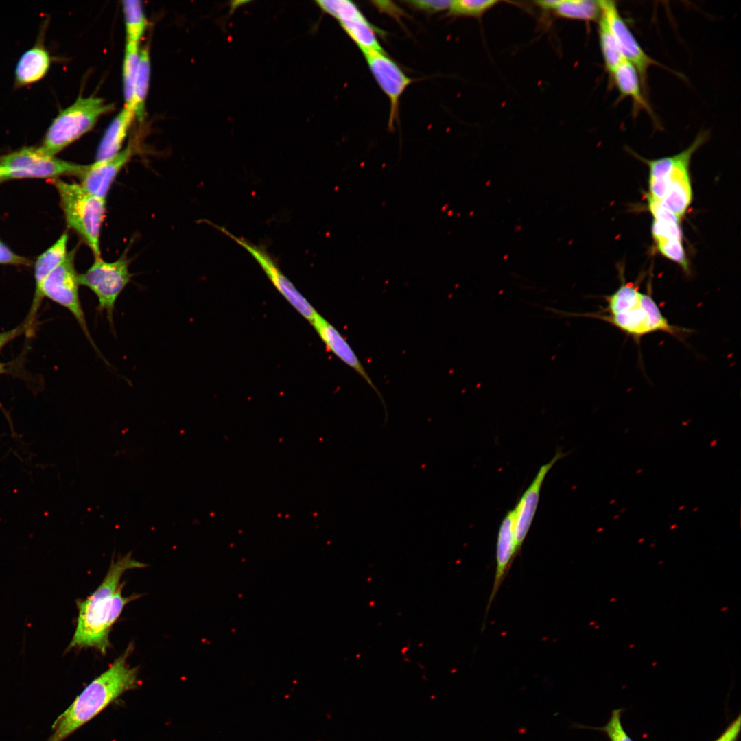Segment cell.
Listing matches in <instances>:
<instances>
[{
    "label": "cell",
    "mask_w": 741,
    "mask_h": 741,
    "mask_svg": "<svg viewBox=\"0 0 741 741\" xmlns=\"http://www.w3.org/2000/svg\"><path fill=\"white\" fill-rule=\"evenodd\" d=\"M640 471H642V469H640V470L637 471V473H640Z\"/></svg>",
    "instance_id": "cell-39"
},
{
    "label": "cell",
    "mask_w": 741,
    "mask_h": 741,
    "mask_svg": "<svg viewBox=\"0 0 741 741\" xmlns=\"http://www.w3.org/2000/svg\"><path fill=\"white\" fill-rule=\"evenodd\" d=\"M113 109V104L100 97H78L54 118L38 147L45 154L55 156L92 130L100 117Z\"/></svg>",
    "instance_id": "cell-4"
},
{
    "label": "cell",
    "mask_w": 741,
    "mask_h": 741,
    "mask_svg": "<svg viewBox=\"0 0 741 741\" xmlns=\"http://www.w3.org/2000/svg\"><path fill=\"white\" fill-rule=\"evenodd\" d=\"M340 25L362 52L384 51L377 36L378 30L367 20L364 15L341 22Z\"/></svg>",
    "instance_id": "cell-22"
},
{
    "label": "cell",
    "mask_w": 741,
    "mask_h": 741,
    "mask_svg": "<svg viewBox=\"0 0 741 741\" xmlns=\"http://www.w3.org/2000/svg\"><path fill=\"white\" fill-rule=\"evenodd\" d=\"M676 526H677V525H676V524H674V525L672 526V527L670 528V529H674V528H676Z\"/></svg>",
    "instance_id": "cell-37"
},
{
    "label": "cell",
    "mask_w": 741,
    "mask_h": 741,
    "mask_svg": "<svg viewBox=\"0 0 741 741\" xmlns=\"http://www.w3.org/2000/svg\"><path fill=\"white\" fill-rule=\"evenodd\" d=\"M316 3L325 12L333 16L339 23L364 15L358 7L351 1H317Z\"/></svg>",
    "instance_id": "cell-28"
},
{
    "label": "cell",
    "mask_w": 741,
    "mask_h": 741,
    "mask_svg": "<svg viewBox=\"0 0 741 741\" xmlns=\"http://www.w3.org/2000/svg\"><path fill=\"white\" fill-rule=\"evenodd\" d=\"M495 0H456L451 1L447 10L450 16L479 17L495 6Z\"/></svg>",
    "instance_id": "cell-27"
},
{
    "label": "cell",
    "mask_w": 741,
    "mask_h": 741,
    "mask_svg": "<svg viewBox=\"0 0 741 741\" xmlns=\"http://www.w3.org/2000/svg\"><path fill=\"white\" fill-rule=\"evenodd\" d=\"M684 507H685L684 506H683L680 507V508H679V510H682V509H683V508Z\"/></svg>",
    "instance_id": "cell-38"
},
{
    "label": "cell",
    "mask_w": 741,
    "mask_h": 741,
    "mask_svg": "<svg viewBox=\"0 0 741 741\" xmlns=\"http://www.w3.org/2000/svg\"><path fill=\"white\" fill-rule=\"evenodd\" d=\"M603 298L607 306L598 312L576 314L554 309L549 310L563 317H587L601 320L631 337L636 342H639L643 336L658 331L666 333L679 340L692 333L690 329L671 325L662 314L651 294L640 292L637 283H628L622 279L616 291L604 296Z\"/></svg>",
    "instance_id": "cell-2"
},
{
    "label": "cell",
    "mask_w": 741,
    "mask_h": 741,
    "mask_svg": "<svg viewBox=\"0 0 741 741\" xmlns=\"http://www.w3.org/2000/svg\"><path fill=\"white\" fill-rule=\"evenodd\" d=\"M125 19L126 43L139 44L148 25L147 19L139 0L122 1Z\"/></svg>",
    "instance_id": "cell-24"
},
{
    "label": "cell",
    "mask_w": 741,
    "mask_h": 741,
    "mask_svg": "<svg viewBox=\"0 0 741 741\" xmlns=\"http://www.w3.org/2000/svg\"><path fill=\"white\" fill-rule=\"evenodd\" d=\"M129 646L110 667L94 679L52 725L47 741H63L93 719L125 692L137 685L138 668L128 663Z\"/></svg>",
    "instance_id": "cell-3"
},
{
    "label": "cell",
    "mask_w": 741,
    "mask_h": 741,
    "mask_svg": "<svg viewBox=\"0 0 741 741\" xmlns=\"http://www.w3.org/2000/svg\"><path fill=\"white\" fill-rule=\"evenodd\" d=\"M129 261L125 254L114 261H106L95 257L93 264L82 274H78L79 283L91 290L98 301L97 310L106 313L113 329V314L117 300L130 281Z\"/></svg>",
    "instance_id": "cell-6"
},
{
    "label": "cell",
    "mask_w": 741,
    "mask_h": 741,
    "mask_svg": "<svg viewBox=\"0 0 741 741\" xmlns=\"http://www.w3.org/2000/svg\"><path fill=\"white\" fill-rule=\"evenodd\" d=\"M5 366L6 365L5 364L0 362V374L6 372Z\"/></svg>",
    "instance_id": "cell-35"
},
{
    "label": "cell",
    "mask_w": 741,
    "mask_h": 741,
    "mask_svg": "<svg viewBox=\"0 0 741 741\" xmlns=\"http://www.w3.org/2000/svg\"><path fill=\"white\" fill-rule=\"evenodd\" d=\"M311 324L329 350L342 362L357 372L379 395V390L358 357L339 331L320 314L317 316Z\"/></svg>",
    "instance_id": "cell-18"
},
{
    "label": "cell",
    "mask_w": 741,
    "mask_h": 741,
    "mask_svg": "<svg viewBox=\"0 0 741 741\" xmlns=\"http://www.w3.org/2000/svg\"><path fill=\"white\" fill-rule=\"evenodd\" d=\"M139 44L126 43L123 62L125 106L134 110V86L139 60Z\"/></svg>",
    "instance_id": "cell-25"
},
{
    "label": "cell",
    "mask_w": 741,
    "mask_h": 741,
    "mask_svg": "<svg viewBox=\"0 0 741 741\" xmlns=\"http://www.w3.org/2000/svg\"><path fill=\"white\" fill-rule=\"evenodd\" d=\"M618 517H619V515H616V517H614V519H616V518H618Z\"/></svg>",
    "instance_id": "cell-41"
},
{
    "label": "cell",
    "mask_w": 741,
    "mask_h": 741,
    "mask_svg": "<svg viewBox=\"0 0 741 741\" xmlns=\"http://www.w3.org/2000/svg\"><path fill=\"white\" fill-rule=\"evenodd\" d=\"M8 171L5 167L0 166V181L5 180Z\"/></svg>",
    "instance_id": "cell-34"
},
{
    "label": "cell",
    "mask_w": 741,
    "mask_h": 741,
    "mask_svg": "<svg viewBox=\"0 0 741 741\" xmlns=\"http://www.w3.org/2000/svg\"><path fill=\"white\" fill-rule=\"evenodd\" d=\"M67 226L75 231L93 252L100 257L99 237L106 211V200L86 191L80 184L52 180Z\"/></svg>",
    "instance_id": "cell-5"
},
{
    "label": "cell",
    "mask_w": 741,
    "mask_h": 741,
    "mask_svg": "<svg viewBox=\"0 0 741 741\" xmlns=\"http://www.w3.org/2000/svg\"><path fill=\"white\" fill-rule=\"evenodd\" d=\"M145 564L128 554L116 561H112L108 571L97 589L78 603L76 628L69 648H93L105 654L110 647L111 628L125 606L138 595L124 596V583L121 579L130 569L143 568Z\"/></svg>",
    "instance_id": "cell-1"
},
{
    "label": "cell",
    "mask_w": 741,
    "mask_h": 741,
    "mask_svg": "<svg viewBox=\"0 0 741 741\" xmlns=\"http://www.w3.org/2000/svg\"><path fill=\"white\" fill-rule=\"evenodd\" d=\"M46 22H43L34 44L19 57L14 69V86L23 88L44 78L49 71L52 57L44 40Z\"/></svg>",
    "instance_id": "cell-15"
},
{
    "label": "cell",
    "mask_w": 741,
    "mask_h": 741,
    "mask_svg": "<svg viewBox=\"0 0 741 741\" xmlns=\"http://www.w3.org/2000/svg\"><path fill=\"white\" fill-rule=\"evenodd\" d=\"M404 3L415 10L430 15L448 10L451 1L416 0L407 1Z\"/></svg>",
    "instance_id": "cell-29"
},
{
    "label": "cell",
    "mask_w": 741,
    "mask_h": 741,
    "mask_svg": "<svg viewBox=\"0 0 741 741\" xmlns=\"http://www.w3.org/2000/svg\"><path fill=\"white\" fill-rule=\"evenodd\" d=\"M0 166L5 167V178H51L60 176L79 177L84 165H79L45 154L35 146L22 148L0 156Z\"/></svg>",
    "instance_id": "cell-7"
},
{
    "label": "cell",
    "mask_w": 741,
    "mask_h": 741,
    "mask_svg": "<svg viewBox=\"0 0 741 741\" xmlns=\"http://www.w3.org/2000/svg\"><path fill=\"white\" fill-rule=\"evenodd\" d=\"M544 9L550 10L560 17L584 21H598L601 14L599 1L554 0L536 2Z\"/></svg>",
    "instance_id": "cell-21"
},
{
    "label": "cell",
    "mask_w": 741,
    "mask_h": 741,
    "mask_svg": "<svg viewBox=\"0 0 741 741\" xmlns=\"http://www.w3.org/2000/svg\"><path fill=\"white\" fill-rule=\"evenodd\" d=\"M611 741H632L626 734L620 720V711L614 710L607 725L601 728Z\"/></svg>",
    "instance_id": "cell-30"
},
{
    "label": "cell",
    "mask_w": 741,
    "mask_h": 741,
    "mask_svg": "<svg viewBox=\"0 0 741 741\" xmlns=\"http://www.w3.org/2000/svg\"><path fill=\"white\" fill-rule=\"evenodd\" d=\"M362 53L373 76L390 101L388 127L391 129L398 117L399 99L413 80L384 51Z\"/></svg>",
    "instance_id": "cell-9"
},
{
    "label": "cell",
    "mask_w": 741,
    "mask_h": 741,
    "mask_svg": "<svg viewBox=\"0 0 741 741\" xmlns=\"http://www.w3.org/2000/svg\"><path fill=\"white\" fill-rule=\"evenodd\" d=\"M716 443H717V440H713V441H712V442L711 443V444H710V446H711V447H714V445H716Z\"/></svg>",
    "instance_id": "cell-36"
},
{
    "label": "cell",
    "mask_w": 741,
    "mask_h": 741,
    "mask_svg": "<svg viewBox=\"0 0 741 741\" xmlns=\"http://www.w3.org/2000/svg\"><path fill=\"white\" fill-rule=\"evenodd\" d=\"M514 509L507 512L498 532L496 545V569L492 591L486 610L487 613L517 553L514 534Z\"/></svg>",
    "instance_id": "cell-17"
},
{
    "label": "cell",
    "mask_w": 741,
    "mask_h": 741,
    "mask_svg": "<svg viewBox=\"0 0 741 741\" xmlns=\"http://www.w3.org/2000/svg\"><path fill=\"white\" fill-rule=\"evenodd\" d=\"M132 154L133 149L128 145L109 159L85 165L78 177L80 185L91 194L106 200L113 181Z\"/></svg>",
    "instance_id": "cell-14"
},
{
    "label": "cell",
    "mask_w": 741,
    "mask_h": 741,
    "mask_svg": "<svg viewBox=\"0 0 741 741\" xmlns=\"http://www.w3.org/2000/svg\"><path fill=\"white\" fill-rule=\"evenodd\" d=\"M599 2L601 13L607 22L623 58L636 68L646 93L648 70L651 66L658 63L643 50L620 15L615 2L606 0Z\"/></svg>",
    "instance_id": "cell-10"
},
{
    "label": "cell",
    "mask_w": 741,
    "mask_h": 741,
    "mask_svg": "<svg viewBox=\"0 0 741 741\" xmlns=\"http://www.w3.org/2000/svg\"><path fill=\"white\" fill-rule=\"evenodd\" d=\"M740 720L738 716L716 741H736L740 730Z\"/></svg>",
    "instance_id": "cell-33"
},
{
    "label": "cell",
    "mask_w": 741,
    "mask_h": 741,
    "mask_svg": "<svg viewBox=\"0 0 741 741\" xmlns=\"http://www.w3.org/2000/svg\"><path fill=\"white\" fill-rule=\"evenodd\" d=\"M698 148V143L694 141L686 149L674 155L672 165L661 180L665 195L660 202L679 220L692 201L688 167L692 156Z\"/></svg>",
    "instance_id": "cell-11"
},
{
    "label": "cell",
    "mask_w": 741,
    "mask_h": 741,
    "mask_svg": "<svg viewBox=\"0 0 741 741\" xmlns=\"http://www.w3.org/2000/svg\"><path fill=\"white\" fill-rule=\"evenodd\" d=\"M68 234L63 233L60 238L36 259L34 265L35 292L27 316L23 322L27 331L32 329L42 303L40 290L45 279L67 258Z\"/></svg>",
    "instance_id": "cell-16"
},
{
    "label": "cell",
    "mask_w": 741,
    "mask_h": 741,
    "mask_svg": "<svg viewBox=\"0 0 741 741\" xmlns=\"http://www.w3.org/2000/svg\"><path fill=\"white\" fill-rule=\"evenodd\" d=\"M76 248L68 252L65 260L43 282L40 293L68 309L78 322L90 344L102 357L89 332L79 297L78 274L74 265Z\"/></svg>",
    "instance_id": "cell-8"
},
{
    "label": "cell",
    "mask_w": 741,
    "mask_h": 741,
    "mask_svg": "<svg viewBox=\"0 0 741 741\" xmlns=\"http://www.w3.org/2000/svg\"><path fill=\"white\" fill-rule=\"evenodd\" d=\"M696 510H698V508H696L695 509H694V510H693V511L694 512V511H696Z\"/></svg>",
    "instance_id": "cell-40"
},
{
    "label": "cell",
    "mask_w": 741,
    "mask_h": 741,
    "mask_svg": "<svg viewBox=\"0 0 741 741\" xmlns=\"http://www.w3.org/2000/svg\"><path fill=\"white\" fill-rule=\"evenodd\" d=\"M150 78V57L147 47L140 49L134 86V110L139 122L143 121Z\"/></svg>",
    "instance_id": "cell-23"
},
{
    "label": "cell",
    "mask_w": 741,
    "mask_h": 741,
    "mask_svg": "<svg viewBox=\"0 0 741 741\" xmlns=\"http://www.w3.org/2000/svg\"><path fill=\"white\" fill-rule=\"evenodd\" d=\"M26 328L23 323L16 327L6 331L0 333V351L14 339L26 332Z\"/></svg>",
    "instance_id": "cell-32"
},
{
    "label": "cell",
    "mask_w": 741,
    "mask_h": 741,
    "mask_svg": "<svg viewBox=\"0 0 741 741\" xmlns=\"http://www.w3.org/2000/svg\"><path fill=\"white\" fill-rule=\"evenodd\" d=\"M611 82L618 90L622 98L630 97L633 102V110H645L654 119L652 111L644 97L641 79L636 68L628 61L624 60L609 75Z\"/></svg>",
    "instance_id": "cell-19"
},
{
    "label": "cell",
    "mask_w": 741,
    "mask_h": 741,
    "mask_svg": "<svg viewBox=\"0 0 741 741\" xmlns=\"http://www.w3.org/2000/svg\"><path fill=\"white\" fill-rule=\"evenodd\" d=\"M0 264L29 266L31 265V261L15 254L0 241Z\"/></svg>",
    "instance_id": "cell-31"
},
{
    "label": "cell",
    "mask_w": 741,
    "mask_h": 741,
    "mask_svg": "<svg viewBox=\"0 0 741 741\" xmlns=\"http://www.w3.org/2000/svg\"><path fill=\"white\" fill-rule=\"evenodd\" d=\"M598 21V36L604 67L609 75L625 60L617 45L614 36L603 15L600 14Z\"/></svg>",
    "instance_id": "cell-26"
},
{
    "label": "cell",
    "mask_w": 741,
    "mask_h": 741,
    "mask_svg": "<svg viewBox=\"0 0 741 741\" xmlns=\"http://www.w3.org/2000/svg\"><path fill=\"white\" fill-rule=\"evenodd\" d=\"M218 229L245 248L259 263L281 294L303 317L311 323L314 322L319 314L298 292L289 279L281 273L273 259L263 248L235 236L223 227L220 226Z\"/></svg>",
    "instance_id": "cell-12"
},
{
    "label": "cell",
    "mask_w": 741,
    "mask_h": 741,
    "mask_svg": "<svg viewBox=\"0 0 741 741\" xmlns=\"http://www.w3.org/2000/svg\"><path fill=\"white\" fill-rule=\"evenodd\" d=\"M565 455L558 451L550 462L540 467L534 480L524 491L514 509V534L517 553L521 551L524 541L534 519L541 489L545 476L554 464Z\"/></svg>",
    "instance_id": "cell-13"
},
{
    "label": "cell",
    "mask_w": 741,
    "mask_h": 741,
    "mask_svg": "<svg viewBox=\"0 0 741 741\" xmlns=\"http://www.w3.org/2000/svg\"><path fill=\"white\" fill-rule=\"evenodd\" d=\"M134 117V110L126 106L117 115L99 142L95 161L109 159L122 150V145Z\"/></svg>",
    "instance_id": "cell-20"
}]
</instances>
